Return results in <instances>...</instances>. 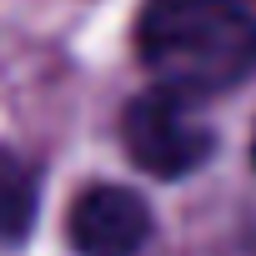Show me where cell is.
Segmentation results:
<instances>
[{
    "instance_id": "6da1fadb",
    "label": "cell",
    "mask_w": 256,
    "mask_h": 256,
    "mask_svg": "<svg viewBox=\"0 0 256 256\" xmlns=\"http://www.w3.org/2000/svg\"><path fill=\"white\" fill-rule=\"evenodd\" d=\"M136 50L161 86L231 90L256 70V0H146Z\"/></svg>"
},
{
    "instance_id": "7a4b0ae2",
    "label": "cell",
    "mask_w": 256,
    "mask_h": 256,
    "mask_svg": "<svg viewBox=\"0 0 256 256\" xmlns=\"http://www.w3.org/2000/svg\"><path fill=\"white\" fill-rule=\"evenodd\" d=\"M196 100L201 96H186V90L161 86V80L126 100L120 146L146 176L176 181V176H191V171H201L211 161L216 131H211V120H206V110Z\"/></svg>"
},
{
    "instance_id": "3957f363",
    "label": "cell",
    "mask_w": 256,
    "mask_h": 256,
    "mask_svg": "<svg viewBox=\"0 0 256 256\" xmlns=\"http://www.w3.org/2000/svg\"><path fill=\"white\" fill-rule=\"evenodd\" d=\"M66 231L80 256H141L151 241V206L131 186L100 181L70 201Z\"/></svg>"
},
{
    "instance_id": "277c9868",
    "label": "cell",
    "mask_w": 256,
    "mask_h": 256,
    "mask_svg": "<svg viewBox=\"0 0 256 256\" xmlns=\"http://www.w3.org/2000/svg\"><path fill=\"white\" fill-rule=\"evenodd\" d=\"M40 206V176L26 156L0 146V246H20L36 226Z\"/></svg>"
},
{
    "instance_id": "5b68a950",
    "label": "cell",
    "mask_w": 256,
    "mask_h": 256,
    "mask_svg": "<svg viewBox=\"0 0 256 256\" xmlns=\"http://www.w3.org/2000/svg\"><path fill=\"white\" fill-rule=\"evenodd\" d=\"M251 166H256V131H251Z\"/></svg>"
}]
</instances>
